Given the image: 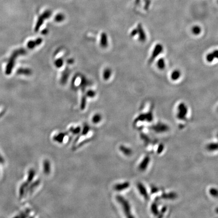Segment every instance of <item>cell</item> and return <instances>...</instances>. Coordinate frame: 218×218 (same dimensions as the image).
I'll use <instances>...</instances> for the list:
<instances>
[{"label": "cell", "instance_id": "6da1fadb", "mask_svg": "<svg viewBox=\"0 0 218 218\" xmlns=\"http://www.w3.org/2000/svg\"><path fill=\"white\" fill-rule=\"evenodd\" d=\"M116 199L119 201V203H121L122 205L123 210L125 212V214L128 215H130V209H129V205L126 200L121 196H117L116 197Z\"/></svg>", "mask_w": 218, "mask_h": 218}, {"label": "cell", "instance_id": "7a4b0ae2", "mask_svg": "<svg viewBox=\"0 0 218 218\" xmlns=\"http://www.w3.org/2000/svg\"><path fill=\"white\" fill-rule=\"evenodd\" d=\"M129 186V183L127 182L116 184L114 186V189L116 191L123 190Z\"/></svg>", "mask_w": 218, "mask_h": 218}, {"label": "cell", "instance_id": "3957f363", "mask_svg": "<svg viewBox=\"0 0 218 218\" xmlns=\"http://www.w3.org/2000/svg\"><path fill=\"white\" fill-rule=\"evenodd\" d=\"M44 172L46 174H49L51 171V165L49 161L46 160L44 163Z\"/></svg>", "mask_w": 218, "mask_h": 218}, {"label": "cell", "instance_id": "277c9868", "mask_svg": "<svg viewBox=\"0 0 218 218\" xmlns=\"http://www.w3.org/2000/svg\"><path fill=\"white\" fill-rule=\"evenodd\" d=\"M65 136V134L61 133L54 137V140L59 143H62L63 141L64 138Z\"/></svg>", "mask_w": 218, "mask_h": 218}, {"label": "cell", "instance_id": "5b68a950", "mask_svg": "<svg viewBox=\"0 0 218 218\" xmlns=\"http://www.w3.org/2000/svg\"><path fill=\"white\" fill-rule=\"evenodd\" d=\"M101 119H102V118H101V116H100V115L97 114L93 116L92 121H93V123L97 124V123H99Z\"/></svg>", "mask_w": 218, "mask_h": 218}, {"label": "cell", "instance_id": "8992f818", "mask_svg": "<svg viewBox=\"0 0 218 218\" xmlns=\"http://www.w3.org/2000/svg\"><path fill=\"white\" fill-rule=\"evenodd\" d=\"M120 150L121 151H122V152L126 155H129L131 153V151L130 150H129L128 148H127L126 147H124L123 146H121L120 147Z\"/></svg>", "mask_w": 218, "mask_h": 218}, {"label": "cell", "instance_id": "52a82bcc", "mask_svg": "<svg viewBox=\"0 0 218 218\" xmlns=\"http://www.w3.org/2000/svg\"><path fill=\"white\" fill-rule=\"evenodd\" d=\"M70 130L72 133L77 134H78L80 132L81 129L79 127H76L75 128L72 127L70 128Z\"/></svg>", "mask_w": 218, "mask_h": 218}, {"label": "cell", "instance_id": "ba28073f", "mask_svg": "<svg viewBox=\"0 0 218 218\" xmlns=\"http://www.w3.org/2000/svg\"><path fill=\"white\" fill-rule=\"evenodd\" d=\"M89 127L88 126H85L84 128H83V129L81 135H86L88 133V132L89 131Z\"/></svg>", "mask_w": 218, "mask_h": 218}, {"label": "cell", "instance_id": "9c48e42d", "mask_svg": "<svg viewBox=\"0 0 218 218\" xmlns=\"http://www.w3.org/2000/svg\"></svg>", "mask_w": 218, "mask_h": 218}]
</instances>
